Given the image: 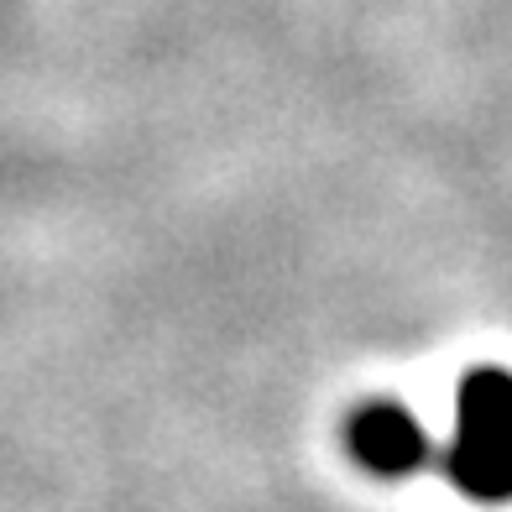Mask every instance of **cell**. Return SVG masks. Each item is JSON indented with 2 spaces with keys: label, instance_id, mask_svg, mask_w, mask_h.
<instances>
[{
  "label": "cell",
  "instance_id": "1",
  "mask_svg": "<svg viewBox=\"0 0 512 512\" xmlns=\"http://www.w3.org/2000/svg\"><path fill=\"white\" fill-rule=\"evenodd\" d=\"M450 481L471 502H512V377L481 366L455 392Z\"/></svg>",
  "mask_w": 512,
  "mask_h": 512
},
{
  "label": "cell",
  "instance_id": "2",
  "mask_svg": "<svg viewBox=\"0 0 512 512\" xmlns=\"http://www.w3.org/2000/svg\"><path fill=\"white\" fill-rule=\"evenodd\" d=\"M351 455L371 476L398 481L429 460V434L418 429V418L403 403H366L351 418Z\"/></svg>",
  "mask_w": 512,
  "mask_h": 512
}]
</instances>
